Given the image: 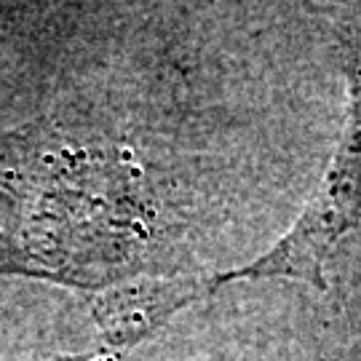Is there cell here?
<instances>
[{
	"instance_id": "obj_3",
	"label": "cell",
	"mask_w": 361,
	"mask_h": 361,
	"mask_svg": "<svg viewBox=\"0 0 361 361\" xmlns=\"http://www.w3.org/2000/svg\"><path fill=\"white\" fill-rule=\"evenodd\" d=\"M123 353L126 350H118L113 345H107L99 353H91V356H70V359H59V361H123Z\"/></svg>"
},
{
	"instance_id": "obj_2",
	"label": "cell",
	"mask_w": 361,
	"mask_h": 361,
	"mask_svg": "<svg viewBox=\"0 0 361 361\" xmlns=\"http://www.w3.org/2000/svg\"><path fill=\"white\" fill-rule=\"evenodd\" d=\"M201 297H207L204 281H158L104 292L94 305V316L102 326L107 345L129 350L134 343H140L155 326L166 322L174 310Z\"/></svg>"
},
{
	"instance_id": "obj_1",
	"label": "cell",
	"mask_w": 361,
	"mask_h": 361,
	"mask_svg": "<svg viewBox=\"0 0 361 361\" xmlns=\"http://www.w3.org/2000/svg\"><path fill=\"white\" fill-rule=\"evenodd\" d=\"M343 67L350 83V116L319 195L295 231L252 265L207 279V297L241 279H300L326 289L324 262L348 233L361 228V22L340 27Z\"/></svg>"
}]
</instances>
